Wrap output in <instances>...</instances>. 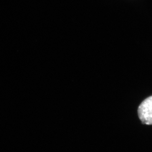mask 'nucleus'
<instances>
[{
  "label": "nucleus",
  "instance_id": "1",
  "mask_svg": "<svg viewBox=\"0 0 152 152\" xmlns=\"http://www.w3.org/2000/svg\"><path fill=\"white\" fill-rule=\"evenodd\" d=\"M138 114L142 123L152 125V96L141 103L138 109Z\"/></svg>",
  "mask_w": 152,
  "mask_h": 152
}]
</instances>
